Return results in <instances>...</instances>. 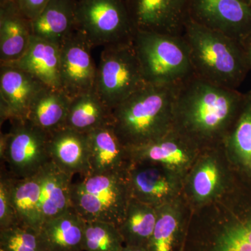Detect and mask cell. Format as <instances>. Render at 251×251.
Wrapping results in <instances>:
<instances>
[{"mask_svg": "<svg viewBox=\"0 0 251 251\" xmlns=\"http://www.w3.org/2000/svg\"><path fill=\"white\" fill-rule=\"evenodd\" d=\"M41 171L34 176L23 179L10 175L11 201L20 226L37 232L43 224L40 209Z\"/></svg>", "mask_w": 251, "mask_h": 251, "instance_id": "obj_25", "label": "cell"}, {"mask_svg": "<svg viewBox=\"0 0 251 251\" xmlns=\"http://www.w3.org/2000/svg\"><path fill=\"white\" fill-rule=\"evenodd\" d=\"M71 99L62 90L44 87L31 102L25 119L52 133L65 127Z\"/></svg>", "mask_w": 251, "mask_h": 251, "instance_id": "obj_23", "label": "cell"}, {"mask_svg": "<svg viewBox=\"0 0 251 251\" xmlns=\"http://www.w3.org/2000/svg\"><path fill=\"white\" fill-rule=\"evenodd\" d=\"M245 94L194 75L177 85L173 109L175 131L198 148L224 143L242 109Z\"/></svg>", "mask_w": 251, "mask_h": 251, "instance_id": "obj_1", "label": "cell"}, {"mask_svg": "<svg viewBox=\"0 0 251 251\" xmlns=\"http://www.w3.org/2000/svg\"><path fill=\"white\" fill-rule=\"evenodd\" d=\"M11 122L9 133L1 135L0 156L13 177H31L50 162L49 133L26 119Z\"/></svg>", "mask_w": 251, "mask_h": 251, "instance_id": "obj_8", "label": "cell"}, {"mask_svg": "<svg viewBox=\"0 0 251 251\" xmlns=\"http://www.w3.org/2000/svg\"><path fill=\"white\" fill-rule=\"evenodd\" d=\"M11 1H15V0H0V5L4 4L5 3L9 2Z\"/></svg>", "mask_w": 251, "mask_h": 251, "instance_id": "obj_36", "label": "cell"}, {"mask_svg": "<svg viewBox=\"0 0 251 251\" xmlns=\"http://www.w3.org/2000/svg\"><path fill=\"white\" fill-rule=\"evenodd\" d=\"M179 251H251V216L233 219L185 233Z\"/></svg>", "mask_w": 251, "mask_h": 251, "instance_id": "obj_13", "label": "cell"}, {"mask_svg": "<svg viewBox=\"0 0 251 251\" xmlns=\"http://www.w3.org/2000/svg\"><path fill=\"white\" fill-rule=\"evenodd\" d=\"M179 174L148 162H131L126 171L131 198L154 208L174 201L179 189Z\"/></svg>", "mask_w": 251, "mask_h": 251, "instance_id": "obj_12", "label": "cell"}, {"mask_svg": "<svg viewBox=\"0 0 251 251\" xmlns=\"http://www.w3.org/2000/svg\"><path fill=\"white\" fill-rule=\"evenodd\" d=\"M157 220L156 208L131 198L117 226L125 246L148 247Z\"/></svg>", "mask_w": 251, "mask_h": 251, "instance_id": "obj_27", "label": "cell"}, {"mask_svg": "<svg viewBox=\"0 0 251 251\" xmlns=\"http://www.w3.org/2000/svg\"><path fill=\"white\" fill-rule=\"evenodd\" d=\"M10 184V175L8 172H3L0 179V230L20 226L11 201Z\"/></svg>", "mask_w": 251, "mask_h": 251, "instance_id": "obj_32", "label": "cell"}, {"mask_svg": "<svg viewBox=\"0 0 251 251\" xmlns=\"http://www.w3.org/2000/svg\"><path fill=\"white\" fill-rule=\"evenodd\" d=\"M73 181L72 207L85 221H99L118 226L131 199L126 172L90 174Z\"/></svg>", "mask_w": 251, "mask_h": 251, "instance_id": "obj_5", "label": "cell"}, {"mask_svg": "<svg viewBox=\"0 0 251 251\" xmlns=\"http://www.w3.org/2000/svg\"><path fill=\"white\" fill-rule=\"evenodd\" d=\"M47 87L30 74L13 64L0 67L1 120H25L31 102Z\"/></svg>", "mask_w": 251, "mask_h": 251, "instance_id": "obj_14", "label": "cell"}, {"mask_svg": "<svg viewBox=\"0 0 251 251\" xmlns=\"http://www.w3.org/2000/svg\"><path fill=\"white\" fill-rule=\"evenodd\" d=\"M92 174L125 173L130 166V154L117 138L111 126L87 133Z\"/></svg>", "mask_w": 251, "mask_h": 251, "instance_id": "obj_18", "label": "cell"}, {"mask_svg": "<svg viewBox=\"0 0 251 251\" xmlns=\"http://www.w3.org/2000/svg\"><path fill=\"white\" fill-rule=\"evenodd\" d=\"M23 14L32 21L47 6L50 0H16Z\"/></svg>", "mask_w": 251, "mask_h": 251, "instance_id": "obj_33", "label": "cell"}, {"mask_svg": "<svg viewBox=\"0 0 251 251\" xmlns=\"http://www.w3.org/2000/svg\"><path fill=\"white\" fill-rule=\"evenodd\" d=\"M32 36L31 21L23 14L16 0L0 5V64L17 62Z\"/></svg>", "mask_w": 251, "mask_h": 251, "instance_id": "obj_17", "label": "cell"}, {"mask_svg": "<svg viewBox=\"0 0 251 251\" xmlns=\"http://www.w3.org/2000/svg\"><path fill=\"white\" fill-rule=\"evenodd\" d=\"M177 85L146 82L112 110V130L125 148L143 146L173 129Z\"/></svg>", "mask_w": 251, "mask_h": 251, "instance_id": "obj_2", "label": "cell"}, {"mask_svg": "<svg viewBox=\"0 0 251 251\" xmlns=\"http://www.w3.org/2000/svg\"><path fill=\"white\" fill-rule=\"evenodd\" d=\"M72 178L51 161L41 170L40 209L43 223L72 209Z\"/></svg>", "mask_w": 251, "mask_h": 251, "instance_id": "obj_22", "label": "cell"}, {"mask_svg": "<svg viewBox=\"0 0 251 251\" xmlns=\"http://www.w3.org/2000/svg\"><path fill=\"white\" fill-rule=\"evenodd\" d=\"M199 148L173 128L159 139L128 150L131 162L154 163L179 175L192 165Z\"/></svg>", "mask_w": 251, "mask_h": 251, "instance_id": "obj_15", "label": "cell"}, {"mask_svg": "<svg viewBox=\"0 0 251 251\" xmlns=\"http://www.w3.org/2000/svg\"><path fill=\"white\" fill-rule=\"evenodd\" d=\"M77 0H50L31 21L33 36L61 46L77 29Z\"/></svg>", "mask_w": 251, "mask_h": 251, "instance_id": "obj_20", "label": "cell"}, {"mask_svg": "<svg viewBox=\"0 0 251 251\" xmlns=\"http://www.w3.org/2000/svg\"><path fill=\"white\" fill-rule=\"evenodd\" d=\"M145 83L133 44L103 48L97 67L94 90L110 110Z\"/></svg>", "mask_w": 251, "mask_h": 251, "instance_id": "obj_7", "label": "cell"}, {"mask_svg": "<svg viewBox=\"0 0 251 251\" xmlns=\"http://www.w3.org/2000/svg\"><path fill=\"white\" fill-rule=\"evenodd\" d=\"M239 42L244 50L249 67L251 69V33L241 39Z\"/></svg>", "mask_w": 251, "mask_h": 251, "instance_id": "obj_34", "label": "cell"}, {"mask_svg": "<svg viewBox=\"0 0 251 251\" xmlns=\"http://www.w3.org/2000/svg\"><path fill=\"white\" fill-rule=\"evenodd\" d=\"M135 30L183 35L190 0H126Z\"/></svg>", "mask_w": 251, "mask_h": 251, "instance_id": "obj_11", "label": "cell"}, {"mask_svg": "<svg viewBox=\"0 0 251 251\" xmlns=\"http://www.w3.org/2000/svg\"><path fill=\"white\" fill-rule=\"evenodd\" d=\"M175 201L156 208V226L149 251H179L185 235L182 214Z\"/></svg>", "mask_w": 251, "mask_h": 251, "instance_id": "obj_26", "label": "cell"}, {"mask_svg": "<svg viewBox=\"0 0 251 251\" xmlns=\"http://www.w3.org/2000/svg\"><path fill=\"white\" fill-rule=\"evenodd\" d=\"M112 124V110L99 98L96 91H90L71 99L65 127L82 133Z\"/></svg>", "mask_w": 251, "mask_h": 251, "instance_id": "obj_24", "label": "cell"}, {"mask_svg": "<svg viewBox=\"0 0 251 251\" xmlns=\"http://www.w3.org/2000/svg\"><path fill=\"white\" fill-rule=\"evenodd\" d=\"M60 48L62 90L71 99L93 90L97 67L87 38L76 29Z\"/></svg>", "mask_w": 251, "mask_h": 251, "instance_id": "obj_10", "label": "cell"}, {"mask_svg": "<svg viewBox=\"0 0 251 251\" xmlns=\"http://www.w3.org/2000/svg\"><path fill=\"white\" fill-rule=\"evenodd\" d=\"M76 27L93 48L133 44L136 32L126 0H77Z\"/></svg>", "mask_w": 251, "mask_h": 251, "instance_id": "obj_6", "label": "cell"}, {"mask_svg": "<svg viewBox=\"0 0 251 251\" xmlns=\"http://www.w3.org/2000/svg\"><path fill=\"white\" fill-rule=\"evenodd\" d=\"M122 251H149L148 247L125 246Z\"/></svg>", "mask_w": 251, "mask_h": 251, "instance_id": "obj_35", "label": "cell"}, {"mask_svg": "<svg viewBox=\"0 0 251 251\" xmlns=\"http://www.w3.org/2000/svg\"><path fill=\"white\" fill-rule=\"evenodd\" d=\"M183 36L195 76L213 85L237 90L251 69L239 41L189 19Z\"/></svg>", "mask_w": 251, "mask_h": 251, "instance_id": "obj_3", "label": "cell"}, {"mask_svg": "<svg viewBox=\"0 0 251 251\" xmlns=\"http://www.w3.org/2000/svg\"><path fill=\"white\" fill-rule=\"evenodd\" d=\"M125 246L115 225L103 221H85L83 251H122Z\"/></svg>", "mask_w": 251, "mask_h": 251, "instance_id": "obj_30", "label": "cell"}, {"mask_svg": "<svg viewBox=\"0 0 251 251\" xmlns=\"http://www.w3.org/2000/svg\"><path fill=\"white\" fill-rule=\"evenodd\" d=\"M246 2L249 5V6L251 7V0H245Z\"/></svg>", "mask_w": 251, "mask_h": 251, "instance_id": "obj_37", "label": "cell"}, {"mask_svg": "<svg viewBox=\"0 0 251 251\" xmlns=\"http://www.w3.org/2000/svg\"><path fill=\"white\" fill-rule=\"evenodd\" d=\"M188 19L238 41L251 33V7L245 0H190Z\"/></svg>", "mask_w": 251, "mask_h": 251, "instance_id": "obj_9", "label": "cell"}, {"mask_svg": "<svg viewBox=\"0 0 251 251\" xmlns=\"http://www.w3.org/2000/svg\"><path fill=\"white\" fill-rule=\"evenodd\" d=\"M7 64L25 71L47 87L62 90L61 48L53 43L33 36L23 57Z\"/></svg>", "mask_w": 251, "mask_h": 251, "instance_id": "obj_19", "label": "cell"}, {"mask_svg": "<svg viewBox=\"0 0 251 251\" xmlns=\"http://www.w3.org/2000/svg\"><path fill=\"white\" fill-rule=\"evenodd\" d=\"M0 251H41L39 232L21 226L1 229Z\"/></svg>", "mask_w": 251, "mask_h": 251, "instance_id": "obj_31", "label": "cell"}, {"mask_svg": "<svg viewBox=\"0 0 251 251\" xmlns=\"http://www.w3.org/2000/svg\"><path fill=\"white\" fill-rule=\"evenodd\" d=\"M224 143L251 170V90L245 94L242 109Z\"/></svg>", "mask_w": 251, "mask_h": 251, "instance_id": "obj_29", "label": "cell"}, {"mask_svg": "<svg viewBox=\"0 0 251 251\" xmlns=\"http://www.w3.org/2000/svg\"><path fill=\"white\" fill-rule=\"evenodd\" d=\"M133 44L148 83L179 85L193 76L189 50L183 35L136 31Z\"/></svg>", "mask_w": 251, "mask_h": 251, "instance_id": "obj_4", "label": "cell"}, {"mask_svg": "<svg viewBox=\"0 0 251 251\" xmlns=\"http://www.w3.org/2000/svg\"><path fill=\"white\" fill-rule=\"evenodd\" d=\"M85 221L74 209L43 223L39 231L41 251H83Z\"/></svg>", "mask_w": 251, "mask_h": 251, "instance_id": "obj_21", "label": "cell"}, {"mask_svg": "<svg viewBox=\"0 0 251 251\" xmlns=\"http://www.w3.org/2000/svg\"><path fill=\"white\" fill-rule=\"evenodd\" d=\"M50 159L59 170L74 176L90 174V148L87 133L64 127L49 133Z\"/></svg>", "mask_w": 251, "mask_h": 251, "instance_id": "obj_16", "label": "cell"}, {"mask_svg": "<svg viewBox=\"0 0 251 251\" xmlns=\"http://www.w3.org/2000/svg\"><path fill=\"white\" fill-rule=\"evenodd\" d=\"M224 173L215 158H202L193 168L189 186L193 199L198 202L210 201L224 187Z\"/></svg>", "mask_w": 251, "mask_h": 251, "instance_id": "obj_28", "label": "cell"}]
</instances>
